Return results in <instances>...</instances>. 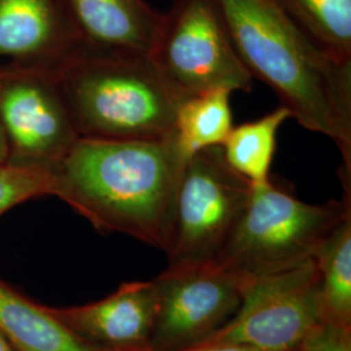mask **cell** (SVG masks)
<instances>
[{"mask_svg":"<svg viewBox=\"0 0 351 351\" xmlns=\"http://www.w3.org/2000/svg\"><path fill=\"white\" fill-rule=\"evenodd\" d=\"M324 322L351 326V210L314 256Z\"/></svg>","mask_w":351,"mask_h":351,"instance_id":"16","label":"cell"},{"mask_svg":"<svg viewBox=\"0 0 351 351\" xmlns=\"http://www.w3.org/2000/svg\"><path fill=\"white\" fill-rule=\"evenodd\" d=\"M77 47L55 0H0L1 64L56 69Z\"/></svg>","mask_w":351,"mask_h":351,"instance_id":"12","label":"cell"},{"mask_svg":"<svg viewBox=\"0 0 351 351\" xmlns=\"http://www.w3.org/2000/svg\"><path fill=\"white\" fill-rule=\"evenodd\" d=\"M0 351H17L13 348L12 343L3 335L0 330Z\"/></svg>","mask_w":351,"mask_h":351,"instance_id":"22","label":"cell"},{"mask_svg":"<svg viewBox=\"0 0 351 351\" xmlns=\"http://www.w3.org/2000/svg\"><path fill=\"white\" fill-rule=\"evenodd\" d=\"M251 184L233 172L220 147L193 155L176 190L167 268L213 263L249 199Z\"/></svg>","mask_w":351,"mask_h":351,"instance_id":"5","label":"cell"},{"mask_svg":"<svg viewBox=\"0 0 351 351\" xmlns=\"http://www.w3.org/2000/svg\"><path fill=\"white\" fill-rule=\"evenodd\" d=\"M298 351H351V326L322 322L302 341Z\"/></svg>","mask_w":351,"mask_h":351,"instance_id":"19","label":"cell"},{"mask_svg":"<svg viewBox=\"0 0 351 351\" xmlns=\"http://www.w3.org/2000/svg\"><path fill=\"white\" fill-rule=\"evenodd\" d=\"M56 75L80 138L162 139L184 98L146 55L78 46Z\"/></svg>","mask_w":351,"mask_h":351,"instance_id":"3","label":"cell"},{"mask_svg":"<svg viewBox=\"0 0 351 351\" xmlns=\"http://www.w3.org/2000/svg\"><path fill=\"white\" fill-rule=\"evenodd\" d=\"M8 163V145L3 128L0 125V164Z\"/></svg>","mask_w":351,"mask_h":351,"instance_id":"21","label":"cell"},{"mask_svg":"<svg viewBox=\"0 0 351 351\" xmlns=\"http://www.w3.org/2000/svg\"><path fill=\"white\" fill-rule=\"evenodd\" d=\"M289 117L288 108L280 106L258 120L233 126L220 147L228 167L251 185L267 182L271 178L278 129Z\"/></svg>","mask_w":351,"mask_h":351,"instance_id":"15","label":"cell"},{"mask_svg":"<svg viewBox=\"0 0 351 351\" xmlns=\"http://www.w3.org/2000/svg\"><path fill=\"white\" fill-rule=\"evenodd\" d=\"M8 163L52 172L80 138L55 69L0 64Z\"/></svg>","mask_w":351,"mask_h":351,"instance_id":"7","label":"cell"},{"mask_svg":"<svg viewBox=\"0 0 351 351\" xmlns=\"http://www.w3.org/2000/svg\"><path fill=\"white\" fill-rule=\"evenodd\" d=\"M151 351V350H147ZM177 351H258L250 349V348H245V346H239V345H230V343H215V342H207V343H201L193 348L188 349H182V350Z\"/></svg>","mask_w":351,"mask_h":351,"instance_id":"20","label":"cell"},{"mask_svg":"<svg viewBox=\"0 0 351 351\" xmlns=\"http://www.w3.org/2000/svg\"><path fill=\"white\" fill-rule=\"evenodd\" d=\"M324 322L314 259L242 287L237 314L203 343H230L258 351H298Z\"/></svg>","mask_w":351,"mask_h":351,"instance_id":"8","label":"cell"},{"mask_svg":"<svg viewBox=\"0 0 351 351\" xmlns=\"http://www.w3.org/2000/svg\"><path fill=\"white\" fill-rule=\"evenodd\" d=\"M78 46L88 50L150 56L163 13L145 0H65Z\"/></svg>","mask_w":351,"mask_h":351,"instance_id":"11","label":"cell"},{"mask_svg":"<svg viewBox=\"0 0 351 351\" xmlns=\"http://www.w3.org/2000/svg\"><path fill=\"white\" fill-rule=\"evenodd\" d=\"M51 172L0 164V216L24 202L51 195Z\"/></svg>","mask_w":351,"mask_h":351,"instance_id":"18","label":"cell"},{"mask_svg":"<svg viewBox=\"0 0 351 351\" xmlns=\"http://www.w3.org/2000/svg\"><path fill=\"white\" fill-rule=\"evenodd\" d=\"M239 60L303 128L332 139L351 181V65L329 56L280 0H213Z\"/></svg>","mask_w":351,"mask_h":351,"instance_id":"1","label":"cell"},{"mask_svg":"<svg viewBox=\"0 0 351 351\" xmlns=\"http://www.w3.org/2000/svg\"><path fill=\"white\" fill-rule=\"evenodd\" d=\"M150 58L182 98L213 88H252L254 78L233 49L213 0H173Z\"/></svg>","mask_w":351,"mask_h":351,"instance_id":"6","label":"cell"},{"mask_svg":"<svg viewBox=\"0 0 351 351\" xmlns=\"http://www.w3.org/2000/svg\"><path fill=\"white\" fill-rule=\"evenodd\" d=\"M350 190L341 201L311 204L269 178L251 185L249 199L213 264L241 285L314 259L345 213Z\"/></svg>","mask_w":351,"mask_h":351,"instance_id":"4","label":"cell"},{"mask_svg":"<svg viewBox=\"0 0 351 351\" xmlns=\"http://www.w3.org/2000/svg\"><path fill=\"white\" fill-rule=\"evenodd\" d=\"M158 297L154 281L123 282L112 294L52 315L95 351H147L155 326Z\"/></svg>","mask_w":351,"mask_h":351,"instance_id":"10","label":"cell"},{"mask_svg":"<svg viewBox=\"0 0 351 351\" xmlns=\"http://www.w3.org/2000/svg\"><path fill=\"white\" fill-rule=\"evenodd\" d=\"M298 25L336 62L351 65V0H280Z\"/></svg>","mask_w":351,"mask_h":351,"instance_id":"17","label":"cell"},{"mask_svg":"<svg viewBox=\"0 0 351 351\" xmlns=\"http://www.w3.org/2000/svg\"><path fill=\"white\" fill-rule=\"evenodd\" d=\"M232 93L228 88H213L180 101L172 136L186 160L201 151L221 147L233 129Z\"/></svg>","mask_w":351,"mask_h":351,"instance_id":"14","label":"cell"},{"mask_svg":"<svg viewBox=\"0 0 351 351\" xmlns=\"http://www.w3.org/2000/svg\"><path fill=\"white\" fill-rule=\"evenodd\" d=\"M0 330L17 351H95L50 311L0 280Z\"/></svg>","mask_w":351,"mask_h":351,"instance_id":"13","label":"cell"},{"mask_svg":"<svg viewBox=\"0 0 351 351\" xmlns=\"http://www.w3.org/2000/svg\"><path fill=\"white\" fill-rule=\"evenodd\" d=\"M158 297L151 351H177L211 339L237 314L239 280L213 263L165 268L154 280Z\"/></svg>","mask_w":351,"mask_h":351,"instance_id":"9","label":"cell"},{"mask_svg":"<svg viewBox=\"0 0 351 351\" xmlns=\"http://www.w3.org/2000/svg\"><path fill=\"white\" fill-rule=\"evenodd\" d=\"M188 160L175 138H78L52 169L51 195L103 233L165 251L176 190Z\"/></svg>","mask_w":351,"mask_h":351,"instance_id":"2","label":"cell"}]
</instances>
